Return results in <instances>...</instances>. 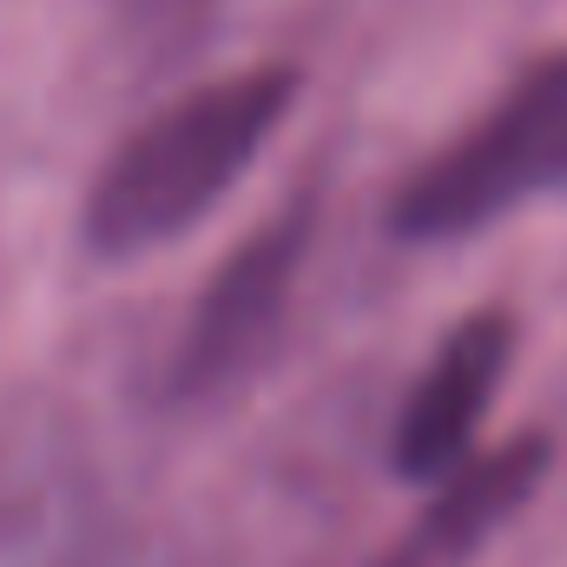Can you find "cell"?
Returning a JSON list of instances; mask_svg holds the SVG:
<instances>
[{"label":"cell","mask_w":567,"mask_h":567,"mask_svg":"<svg viewBox=\"0 0 567 567\" xmlns=\"http://www.w3.org/2000/svg\"><path fill=\"white\" fill-rule=\"evenodd\" d=\"M297 100L290 66H245L231 80L192 86L158 106L120 145L86 192V245L100 258H140L185 238L205 212L231 198L245 165L271 145Z\"/></svg>","instance_id":"1"},{"label":"cell","mask_w":567,"mask_h":567,"mask_svg":"<svg viewBox=\"0 0 567 567\" xmlns=\"http://www.w3.org/2000/svg\"><path fill=\"white\" fill-rule=\"evenodd\" d=\"M567 185V60L535 66L455 145H442L396 198L403 238H462Z\"/></svg>","instance_id":"2"},{"label":"cell","mask_w":567,"mask_h":567,"mask_svg":"<svg viewBox=\"0 0 567 567\" xmlns=\"http://www.w3.org/2000/svg\"><path fill=\"white\" fill-rule=\"evenodd\" d=\"M508 363H515L508 310H475L442 337V350L429 357V370L416 377L396 416V468L410 482H442L455 462L475 455V435L495 410Z\"/></svg>","instance_id":"3"},{"label":"cell","mask_w":567,"mask_h":567,"mask_svg":"<svg viewBox=\"0 0 567 567\" xmlns=\"http://www.w3.org/2000/svg\"><path fill=\"white\" fill-rule=\"evenodd\" d=\"M297 251H303V231L297 225H271L265 238H251L212 278L192 330H185V357H178V383L185 390H212L218 377H231V370H245L258 357V343L278 330Z\"/></svg>","instance_id":"4"},{"label":"cell","mask_w":567,"mask_h":567,"mask_svg":"<svg viewBox=\"0 0 567 567\" xmlns=\"http://www.w3.org/2000/svg\"><path fill=\"white\" fill-rule=\"evenodd\" d=\"M548 475V442L522 435L502 442L488 455H468L442 475V495L423 508V522L396 542V555H383V567H462Z\"/></svg>","instance_id":"5"}]
</instances>
